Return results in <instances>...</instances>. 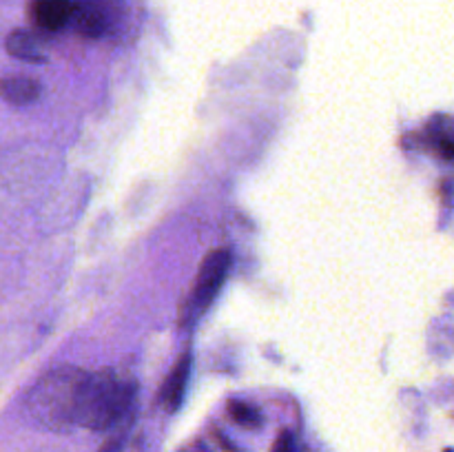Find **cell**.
<instances>
[{
	"label": "cell",
	"mask_w": 454,
	"mask_h": 452,
	"mask_svg": "<svg viewBox=\"0 0 454 452\" xmlns=\"http://www.w3.org/2000/svg\"><path fill=\"white\" fill-rule=\"evenodd\" d=\"M231 270V255L224 248H217L211 251L204 257L202 266L198 270V277H195L193 291L186 297L184 306H182V323H193L208 306L213 304V300L217 297V292L222 291L226 282V275Z\"/></svg>",
	"instance_id": "obj_3"
},
{
	"label": "cell",
	"mask_w": 454,
	"mask_h": 452,
	"mask_svg": "<svg viewBox=\"0 0 454 452\" xmlns=\"http://www.w3.org/2000/svg\"><path fill=\"white\" fill-rule=\"evenodd\" d=\"M122 0H78L74 12V25L84 38H102L111 34L122 20Z\"/></svg>",
	"instance_id": "obj_4"
},
{
	"label": "cell",
	"mask_w": 454,
	"mask_h": 452,
	"mask_svg": "<svg viewBox=\"0 0 454 452\" xmlns=\"http://www.w3.org/2000/svg\"><path fill=\"white\" fill-rule=\"evenodd\" d=\"M98 452H122V441H120V437H114L109 443H105V446H102Z\"/></svg>",
	"instance_id": "obj_12"
},
{
	"label": "cell",
	"mask_w": 454,
	"mask_h": 452,
	"mask_svg": "<svg viewBox=\"0 0 454 452\" xmlns=\"http://www.w3.org/2000/svg\"><path fill=\"white\" fill-rule=\"evenodd\" d=\"M74 0H31L29 18L40 31H60L74 22Z\"/></svg>",
	"instance_id": "obj_5"
},
{
	"label": "cell",
	"mask_w": 454,
	"mask_h": 452,
	"mask_svg": "<svg viewBox=\"0 0 454 452\" xmlns=\"http://www.w3.org/2000/svg\"><path fill=\"white\" fill-rule=\"evenodd\" d=\"M0 96L12 105H29L38 100L40 84L29 75H9V78H0Z\"/></svg>",
	"instance_id": "obj_7"
},
{
	"label": "cell",
	"mask_w": 454,
	"mask_h": 452,
	"mask_svg": "<svg viewBox=\"0 0 454 452\" xmlns=\"http://www.w3.org/2000/svg\"><path fill=\"white\" fill-rule=\"evenodd\" d=\"M7 51L12 53L13 58L25 62H44L47 60V53H44L43 40L35 34L25 29L13 31L7 38Z\"/></svg>",
	"instance_id": "obj_8"
},
{
	"label": "cell",
	"mask_w": 454,
	"mask_h": 452,
	"mask_svg": "<svg viewBox=\"0 0 454 452\" xmlns=\"http://www.w3.org/2000/svg\"><path fill=\"white\" fill-rule=\"evenodd\" d=\"M270 452H297L295 450V441H293V434L291 433H282L275 441L273 450Z\"/></svg>",
	"instance_id": "obj_11"
},
{
	"label": "cell",
	"mask_w": 454,
	"mask_h": 452,
	"mask_svg": "<svg viewBox=\"0 0 454 452\" xmlns=\"http://www.w3.org/2000/svg\"><path fill=\"white\" fill-rule=\"evenodd\" d=\"M84 377L87 372L78 368H56L47 372L27 399L31 417L51 430H67L75 425V408Z\"/></svg>",
	"instance_id": "obj_2"
},
{
	"label": "cell",
	"mask_w": 454,
	"mask_h": 452,
	"mask_svg": "<svg viewBox=\"0 0 454 452\" xmlns=\"http://www.w3.org/2000/svg\"><path fill=\"white\" fill-rule=\"evenodd\" d=\"M428 142L443 160L454 162V118L437 115L428 124Z\"/></svg>",
	"instance_id": "obj_9"
},
{
	"label": "cell",
	"mask_w": 454,
	"mask_h": 452,
	"mask_svg": "<svg viewBox=\"0 0 454 452\" xmlns=\"http://www.w3.org/2000/svg\"><path fill=\"white\" fill-rule=\"evenodd\" d=\"M189 377H191V355H182L180 362L173 366L171 375L168 379L164 381V388H162V403L167 410H177L184 399L186 393V384H189Z\"/></svg>",
	"instance_id": "obj_6"
},
{
	"label": "cell",
	"mask_w": 454,
	"mask_h": 452,
	"mask_svg": "<svg viewBox=\"0 0 454 452\" xmlns=\"http://www.w3.org/2000/svg\"><path fill=\"white\" fill-rule=\"evenodd\" d=\"M229 412L239 425H247V428H260L262 425V415L255 410V408L248 406V403L233 401L229 406Z\"/></svg>",
	"instance_id": "obj_10"
},
{
	"label": "cell",
	"mask_w": 454,
	"mask_h": 452,
	"mask_svg": "<svg viewBox=\"0 0 454 452\" xmlns=\"http://www.w3.org/2000/svg\"><path fill=\"white\" fill-rule=\"evenodd\" d=\"M136 390V381L120 372H87L80 386L75 425L93 433L114 428L131 410Z\"/></svg>",
	"instance_id": "obj_1"
}]
</instances>
